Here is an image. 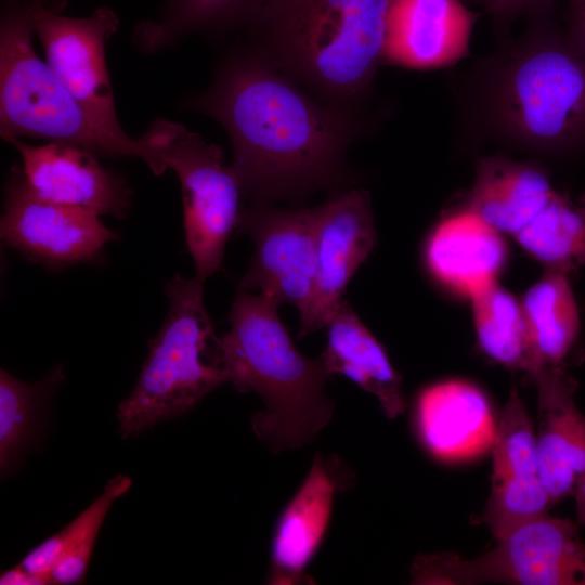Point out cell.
Wrapping results in <instances>:
<instances>
[{"mask_svg":"<svg viewBox=\"0 0 585 585\" xmlns=\"http://www.w3.org/2000/svg\"><path fill=\"white\" fill-rule=\"evenodd\" d=\"M537 388V472L554 504L574 496L585 476V415L576 405L577 381L563 365H546Z\"/></svg>","mask_w":585,"mask_h":585,"instance_id":"obj_14","label":"cell"},{"mask_svg":"<svg viewBox=\"0 0 585 585\" xmlns=\"http://www.w3.org/2000/svg\"><path fill=\"white\" fill-rule=\"evenodd\" d=\"M578 524L567 518L541 517L502 538L484 554L466 559L453 552L417 556L413 584L585 585V543Z\"/></svg>","mask_w":585,"mask_h":585,"instance_id":"obj_8","label":"cell"},{"mask_svg":"<svg viewBox=\"0 0 585 585\" xmlns=\"http://www.w3.org/2000/svg\"><path fill=\"white\" fill-rule=\"evenodd\" d=\"M205 282L176 275L165 286L169 307L132 392L119 404L122 438L186 414L227 382L218 336L204 301Z\"/></svg>","mask_w":585,"mask_h":585,"instance_id":"obj_6","label":"cell"},{"mask_svg":"<svg viewBox=\"0 0 585 585\" xmlns=\"http://www.w3.org/2000/svg\"><path fill=\"white\" fill-rule=\"evenodd\" d=\"M132 480L118 474L102 494L65 528L42 541L18 563L26 572L49 576L52 584H78L84 581L102 524L114 502L128 493Z\"/></svg>","mask_w":585,"mask_h":585,"instance_id":"obj_21","label":"cell"},{"mask_svg":"<svg viewBox=\"0 0 585 585\" xmlns=\"http://www.w3.org/2000/svg\"><path fill=\"white\" fill-rule=\"evenodd\" d=\"M315 208V286L310 308L300 317V337L325 327L376 244L370 197L365 190L339 192Z\"/></svg>","mask_w":585,"mask_h":585,"instance_id":"obj_12","label":"cell"},{"mask_svg":"<svg viewBox=\"0 0 585 585\" xmlns=\"http://www.w3.org/2000/svg\"><path fill=\"white\" fill-rule=\"evenodd\" d=\"M325 350L327 373L341 375L374 395L388 418L403 414L402 378L386 349L343 300L328 317Z\"/></svg>","mask_w":585,"mask_h":585,"instance_id":"obj_19","label":"cell"},{"mask_svg":"<svg viewBox=\"0 0 585 585\" xmlns=\"http://www.w3.org/2000/svg\"><path fill=\"white\" fill-rule=\"evenodd\" d=\"M476 82L474 110L492 136L534 151L585 140V55L547 15L485 58Z\"/></svg>","mask_w":585,"mask_h":585,"instance_id":"obj_3","label":"cell"},{"mask_svg":"<svg viewBox=\"0 0 585 585\" xmlns=\"http://www.w3.org/2000/svg\"><path fill=\"white\" fill-rule=\"evenodd\" d=\"M28 1L5 0L0 20V134L4 141L41 138L106 157H136L164 173L153 146L100 125L47 62L37 55Z\"/></svg>","mask_w":585,"mask_h":585,"instance_id":"obj_5","label":"cell"},{"mask_svg":"<svg viewBox=\"0 0 585 585\" xmlns=\"http://www.w3.org/2000/svg\"><path fill=\"white\" fill-rule=\"evenodd\" d=\"M64 369L55 365L36 382H26L5 369L0 372V470L12 472L32 442L44 410L64 380Z\"/></svg>","mask_w":585,"mask_h":585,"instance_id":"obj_26","label":"cell"},{"mask_svg":"<svg viewBox=\"0 0 585 585\" xmlns=\"http://www.w3.org/2000/svg\"><path fill=\"white\" fill-rule=\"evenodd\" d=\"M278 307L265 295L238 287L227 316L230 329L217 342L227 382L262 400L251 428L275 454L311 443L335 410L325 392L330 375L321 358L310 359L297 349Z\"/></svg>","mask_w":585,"mask_h":585,"instance_id":"obj_4","label":"cell"},{"mask_svg":"<svg viewBox=\"0 0 585 585\" xmlns=\"http://www.w3.org/2000/svg\"><path fill=\"white\" fill-rule=\"evenodd\" d=\"M182 190L185 244L197 280L206 282L221 266L226 243L240 220V182L223 151L179 122L157 119L143 133Z\"/></svg>","mask_w":585,"mask_h":585,"instance_id":"obj_7","label":"cell"},{"mask_svg":"<svg viewBox=\"0 0 585 585\" xmlns=\"http://www.w3.org/2000/svg\"><path fill=\"white\" fill-rule=\"evenodd\" d=\"M492 484L538 476L536 435L516 389L510 391L492 443Z\"/></svg>","mask_w":585,"mask_h":585,"instance_id":"obj_27","label":"cell"},{"mask_svg":"<svg viewBox=\"0 0 585 585\" xmlns=\"http://www.w3.org/2000/svg\"><path fill=\"white\" fill-rule=\"evenodd\" d=\"M483 5L492 15L495 25L504 30L518 16L529 15L531 18L546 16L552 0H471Z\"/></svg>","mask_w":585,"mask_h":585,"instance_id":"obj_29","label":"cell"},{"mask_svg":"<svg viewBox=\"0 0 585 585\" xmlns=\"http://www.w3.org/2000/svg\"><path fill=\"white\" fill-rule=\"evenodd\" d=\"M507 256L502 233L468 209L442 220L424 249L432 276L469 297L495 282Z\"/></svg>","mask_w":585,"mask_h":585,"instance_id":"obj_18","label":"cell"},{"mask_svg":"<svg viewBox=\"0 0 585 585\" xmlns=\"http://www.w3.org/2000/svg\"><path fill=\"white\" fill-rule=\"evenodd\" d=\"M391 0H268L248 25L282 73L326 104L352 114L385 63Z\"/></svg>","mask_w":585,"mask_h":585,"instance_id":"obj_2","label":"cell"},{"mask_svg":"<svg viewBox=\"0 0 585 585\" xmlns=\"http://www.w3.org/2000/svg\"><path fill=\"white\" fill-rule=\"evenodd\" d=\"M315 207L287 210L257 203L244 207L237 232L251 237L255 253L238 287L278 304L289 303L302 317L315 286Z\"/></svg>","mask_w":585,"mask_h":585,"instance_id":"obj_11","label":"cell"},{"mask_svg":"<svg viewBox=\"0 0 585 585\" xmlns=\"http://www.w3.org/2000/svg\"><path fill=\"white\" fill-rule=\"evenodd\" d=\"M567 37L585 55V0H568Z\"/></svg>","mask_w":585,"mask_h":585,"instance_id":"obj_30","label":"cell"},{"mask_svg":"<svg viewBox=\"0 0 585 585\" xmlns=\"http://www.w3.org/2000/svg\"><path fill=\"white\" fill-rule=\"evenodd\" d=\"M188 107L224 128L231 166L244 196L257 204L336 181L358 132L352 114L318 100L251 44L230 54Z\"/></svg>","mask_w":585,"mask_h":585,"instance_id":"obj_1","label":"cell"},{"mask_svg":"<svg viewBox=\"0 0 585 585\" xmlns=\"http://www.w3.org/2000/svg\"><path fill=\"white\" fill-rule=\"evenodd\" d=\"M546 270L570 274L585 266V192H554L537 217L515 236Z\"/></svg>","mask_w":585,"mask_h":585,"instance_id":"obj_25","label":"cell"},{"mask_svg":"<svg viewBox=\"0 0 585 585\" xmlns=\"http://www.w3.org/2000/svg\"><path fill=\"white\" fill-rule=\"evenodd\" d=\"M478 15L459 0H391L384 62L428 69L468 53Z\"/></svg>","mask_w":585,"mask_h":585,"instance_id":"obj_16","label":"cell"},{"mask_svg":"<svg viewBox=\"0 0 585 585\" xmlns=\"http://www.w3.org/2000/svg\"><path fill=\"white\" fill-rule=\"evenodd\" d=\"M338 464L315 454L309 472L275 523L268 581L274 585L311 583L306 570L318 551L342 482Z\"/></svg>","mask_w":585,"mask_h":585,"instance_id":"obj_15","label":"cell"},{"mask_svg":"<svg viewBox=\"0 0 585 585\" xmlns=\"http://www.w3.org/2000/svg\"><path fill=\"white\" fill-rule=\"evenodd\" d=\"M576 517L575 522L578 526H585V476L580 482L575 494Z\"/></svg>","mask_w":585,"mask_h":585,"instance_id":"obj_32","label":"cell"},{"mask_svg":"<svg viewBox=\"0 0 585 585\" xmlns=\"http://www.w3.org/2000/svg\"><path fill=\"white\" fill-rule=\"evenodd\" d=\"M556 190L534 162L503 156L478 159L467 209L497 230L516 236L542 211Z\"/></svg>","mask_w":585,"mask_h":585,"instance_id":"obj_20","label":"cell"},{"mask_svg":"<svg viewBox=\"0 0 585 585\" xmlns=\"http://www.w3.org/2000/svg\"><path fill=\"white\" fill-rule=\"evenodd\" d=\"M552 505L538 476L511 479L491 485L481 520L498 540L546 516Z\"/></svg>","mask_w":585,"mask_h":585,"instance_id":"obj_28","label":"cell"},{"mask_svg":"<svg viewBox=\"0 0 585 585\" xmlns=\"http://www.w3.org/2000/svg\"><path fill=\"white\" fill-rule=\"evenodd\" d=\"M268 0H166L153 18L133 29L138 49L154 54L192 34H220L248 26Z\"/></svg>","mask_w":585,"mask_h":585,"instance_id":"obj_22","label":"cell"},{"mask_svg":"<svg viewBox=\"0 0 585 585\" xmlns=\"http://www.w3.org/2000/svg\"><path fill=\"white\" fill-rule=\"evenodd\" d=\"M0 584L1 585H44V584H52V580L49 576L30 574L17 564L1 573Z\"/></svg>","mask_w":585,"mask_h":585,"instance_id":"obj_31","label":"cell"},{"mask_svg":"<svg viewBox=\"0 0 585 585\" xmlns=\"http://www.w3.org/2000/svg\"><path fill=\"white\" fill-rule=\"evenodd\" d=\"M18 152L21 168L31 190L55 204L76 207L98 216L126 218L131 190L123 177L107 170L94 153L68 143L29 145L6 141Z\"/></svg>","mask_w":585,"mask_h":585,"instance_id":"obj_13","label":"cell"},{"mask_svg":"<svg viewBox=\"0 0 585 585\" xmlns=\"http://www.w3.org/2000/svg\"><path fill=\"white\" fill-rule=\"evenodd\" d=\"M477 339L495 362L524 372L531 380L544 365L537 358L521 303L496 281L470 296Z\"/></svg>","mask_w":585,"mask_h":585,"instance_id":"obj_23","label":"cell"},{"mask_svg":"<svg viewBox=\"0 0 585 585\" xmlns=\"http://www.w3.org/2000/svg\"><path fill=\"white\" fill-rule=\"evenodd\" d=\"M414 426L425 450L443 461L480 455L492 446L496 429L487 398L465 380L425 387L415 401Z\"/></svg>","mask_w":585,"mask_h":585,"instance_id":"obj_17","label":"cell"},{"mask_svg":"<svg viewBox=\"0 0 585 585\" xmlns=\"http://www.w3.org/2000/svg\"><path fill=\"white\" fill-rule=\"evenodd\" d=\"M43 4L48 5L49 8L62 12L63 9L66 6L67 0H40Z\"/></svg>","mask_w":585,"mask_h":585,"instance_id":"obj_33","label":"cell"},{"mask_svg":"<svg viewBox=\"0 0 585 585\" xmlns=\"http://www.w3.org/2000/svg\"><path fill=\"white\" fill-rule=\"evenodd\" d=\"M28 17L55 75L104 128L126 133L116 113L105 49L119 20L107 6L86 17L62 15L39 0L28 3Z\"/></svg>","mask_w":585,"mask_h":585,"instance_id":"obj_10","label":"cell"},{"mask_svg":"<svg viewBox=\"0 0 585 585\" xmlns=\"http://www.w3.org/2000/svg\"><path fill=\"white\" fill-rule=\"evenodd\" d=\"M533 348L544 365H563L581 330L568 274L546 270L521 302Z\"/></svg>","mask_w":585,"mask_h":585,"instance_id":"obj_24","label":"cell"},{"mask_svg":"<svg viewBox=\"0 0 585 585\" xmlns=\"http://www.w3.org/2000/svg\"><path fill=\"white\" fill-rule=\"evenodd\" d=\"M1 240L49 270L92 262L118 234L89 210L52 203L28 185L21 165L4 184Z\"/></svg>","mask_w":585,"mask_h":585,"instance_id":"obj_9","label":"cell"}]
</instances>
